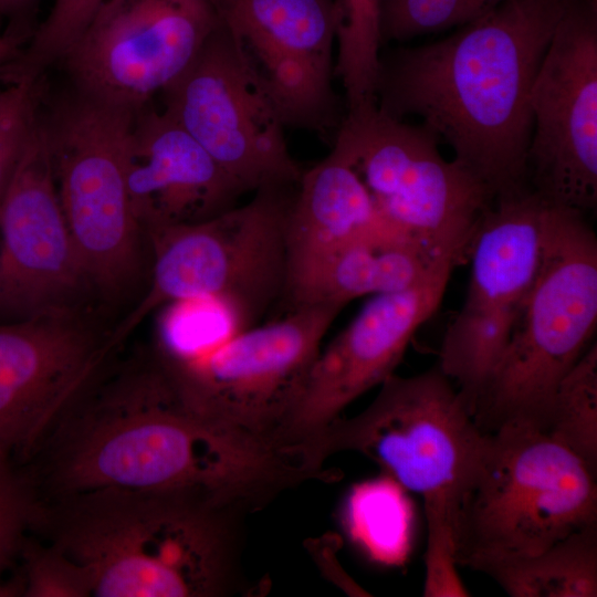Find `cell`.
Wrapping results in <instances>:
<instances>
[{"instance_id": "3", "label": "cell", "mask_w": 597, "mask_h": 597, "mask_svg": "<svg viewBox=\"0 0 597 597\" xmlns=\"http://www.w3.org/2000/svg\"><path fill=\"white\" fill-rule=\"evenodd\" d=\"M245 515L196 500L103 492L38 509L34 528L80 597H219L245 590Z\"/></svg>"}, {"instance_id": "25", "label": "cell", "mask_w": 597, "mask_h": 597, "mask_svg": "<svg viewBox=\"0 0 597 597\" xmlns=\"http://www.w3.org/2000/svg\"><path fill=\"white\" fill-rule=\"evenodd\" d=\"M106 0H54L48 18L18 55L0 67V82L13 84L45 77L60 63Z\"/></svg>"}, {"instance_id": "20", "label": "cell", "mask_w": 597, "mask_h": 597, "mask_svg": "<svg viewBox=\"0 0 597 597\" xmlns=\"http://www.w3.org/2000/svg\"><path fill=\"white\" fill-rule=\"evenodd\" d=\"M450 256L433 255L400 235L360 238L290 263L282 298L287 311L307 305L343 310L365 295L410 289Z\"/></svg>"}, {"instance_id": "13", "label": "cell", "mask_w": 597, "mask_h": 597, "mask_svg": "<svg viewBox=\"0 0 597 597\" xmlns=\"http://www.w3.org/2000/svg\"><path fill=\"white\" fill-rule=\"evenodd\" d=\"M528 189L584 214L597 207V7L570 0L530 95Z\"/></svg>"}, {"instance_id": "4", "label": "cell", "mask_w": 597, "mask_h": 597, "mask_svg": "<svg viewBox=\"0 0 597 597\" xmlns=\"http://www.w3.org/2000/svg\"><path fill=\"white\" fill-rule=\"evenodd\" d=\"M482 437L437 365L409 377L392 374L362 412L336 418L295 448L315 471L334 453H360L417 494L427 523L423 596L467 597L454 558L455 524Z\"/></svg>"}, {"instance_id": "2", "label": "cell", "mask_w": 597, "mask_h": 597, "mask_svg": "<svg viewBox=\"0 0 597 597\" xmlns=\"http://www.w3.org/2000/svg\"><path fill=\"white\" fill-rule=\"evenodd\" d=\"M570 0H507L448 38L380 57L377 106L417 116L494 199L530 190V95Z\"/></svg>"}, {"instance_id": "22", "label": "cell", "mask_w": 597, "mask_h": 597, "mask_svg": "<svg viewBox=\"0 0 597 597\" xmlns=\"http://www.w3.org/2000/svg\"><path fill=\"white\" fill-rule=\"evenodd\" d=\"M475 570L511 597H596L597 523L536 555L489 562Z\"/></svg>"}, {"instance_id": "18", "label": "cell", "mask_w": 597, "mask_h": 597, "mask_svg": "<svg viewBox=\"0 0 597 597\" xmlns=\"http://www.w3.org/2000/svg\"><path fill=\"white\" fill-rule=\"evenodd\" d=\"M0 314L31 317L71 305L91 286L60 203L40 130L0 202Z\"/></svg>"}, {"instance_id": "11", "label": "cell", "mask_w": 597, "mask_h": 597, "mask_svg": "<svg viewBox=\"0 0 597 597\" xmlns=\"http://www.w3.org/2000/svg\"><path fill=\"white\" fill-rule=\"evenodd\" d=\"M161 94L164 111L243 192L300 181L303 169L289 150L286 126L221 21Z\"/></svg>"}, {"instance_id": "28", "label": "cell", "mask_w": 597, "mask_h": 597, "mask_svg": "<svg viewBox=\"0 0 597 597\" xmlns=\"http://www.w3.org/2000/svg\"><path fill=\"white\" fill-rule=\"evenodd\" d=\"M34 514V501L21 470L0 459V597L20 595L17 582L4 584L2 575L20 555Z\"/></svg>"}, {"instance_id": "19", "label": "cell", "mask_w": 597, "mask_h": 597, "mask_svg": "<svg viewBox=\"0 0 597 597\" xmlns=\"http://www.w3.org/2000/svg\"><path fill=\"white\" fill-rule=\"evenodd\" d=\"M128 195L143 232L210 219L244 193L165 111L136 113Z\"/></svg>"}, {"instance_id": "1", "label": "cell", "mask_w": 597, "mask_h": 597, "mask_svg": "<svg viewBox=\"0 0 597 597\" xmlns=\"http://www.w3.org/2000/svg\"><path fill=\"white\" fill-rule=\"evenodd\" d=\"M100 368L21 467L36 507L130 492L247 515L308 480L289 449L192 411L154 355L105 377Z\"/></svg>"}, {"instance_id": "9", "label": "cell", "mask_w": 597, "mask_h": 597, "mask_svg": "<svg viewBox=\"0 0 597 597\" xmlns=\"http://www.w3.org/2000/svg\"><path fill=\"white\" fill-rule=\"evenodd\" d=\"M439 144L421 124H409L374 104L346 113L332 151L354 169L400 234L461 264L495 199L454 159L447 160Z\"/></svg>"}, {"instance_id": "21", "label": "cell", "mask_w": 597, "mask_h": 597, "mask_svg": "<svg viewBox=\"0 0 597 597\" xmlns=\"http://www.w3.org/2000/svg\"><path fill=\"white\" fill-rule=\"evenodd\" d=\"M400 234L354 169L331 150L303 170L287 217V265L366 237ZM407 239V238H406Z\"/></svg>"}, {"instance_id": "7", "label": "cell", "mask_w": 597, "mask_h": 597, "mask_svg": "<svg viewBox=\"0 0 597 597\" xmlns=\"http://www.w3.org/2000/svg\"><path fill=\"white\" fill-rule=\"evenodd\" d=\"M296 185L264 187L247 203L210 219L146 232L150 284L109 334L111 345L117 347L154 311L186 300L216 302L235 333L254 326L284 292Z\"/></svg>"}, {"instance_id": "29", "label": "cell", "mask_w": 597, "mask_h": 597, "mask_svg": "<svg viewBox=\"0 0 597 597\" xmlns=\"http://www.w3.org/2000/svg\"><path fill=\"white\" fill-rule=\"evenodd\" d=\"M41 0H0V14L10 21L9 31L24 43L30 39V19Z\"/></svg>"}, {"instance_id": "10", "label": "cell", "mask_w": 597, "mask_h": 597, "mask_svg": "<svg viewBox=\"0 0 597 597\" xmlns=\"http://www.w3.org/2000/svg\"><path fill=\"white\" fill-rule=\"evenodd\" d=\"M341 311L333 305L300 306L282 318L237 332L197 355L154 356L192 411L276 442L322 339Z\"/></svg>"}, {"instance_id": "30", "label": "cell", "mask_w": 597, "mask_h": 597, "mask_svg": "<svg viewBox=\"0 0 597 597\" xmlns=\"http://www.w3.org/2000/svg\"><path fill=\"white\" fill-rule=\"evenodd\" d=\"M23 45L24 42L12 34L0 35V67L13 60Z\"/></svg>"}, {"instance_id": "27", "label": "cell", "mask_w": 597, "mask_h": 597, "mask_svg": "<svg viewBox=\"0 0 597 597\" xmlns=\"http://www.w3.org/2000/svg\"><path fill=\"white\" fill-rule=\"evenodd\" d=\"M0 82V202L38 130L46 84Z\"/></svg>"}, {"instance_id": "5", "label": "cell", "mask_w": 597, "mask_h": 597, "mask_svg": "<svg viewBox=\"0 0 597 597\" xmlns=\"http://www.w3.org/2000/svg\"><path fill=\"white\" fill-rule=\"evenodd\" d=\"M585 216L546 207L536 277L473 409L483 432L505 426L545 431L559 383L591 345L597 325V238Z\"/></svg>"}, {"instance_id": "12", "label": "cell", "mask_w": 597, "mask_h": 597, "mask_svg": "<svg viewBox=\"0 0 597 597\" xmlns=\"http://www.w3.org/2000/svg\"><path fill=\"white\" fill-rule=\"evenodd\" d=\"M547 205L531 190L498 198L475 231L468 293L444 333L438 364L471 413L536 277Z\"/></svg>"}, {"instance_id": "14", "label": "cell", "mask_w": 597, "mask_h": 597, "mask_svg": "<svg viewBox=\"0 0 597 597\" xmlns=\"http://www.w3.org/2000/svg\"><path fill=\"white\" fill-rule=\"evenodd\" d=\"M214 0H106L61 60L69 84L139 111L195 61Z\"/></svg>"}, {"instance_id": "15", "label": "cell", "mask_w": 597, "mask_h": 597, "mask_svg": "<svg viewBox=\"0 0 597 597\" xmlns=\"http://www.w3.org/2000/svg\"><path fill=\"white\" fill-rule=\"evenodd\" d=\"M285 126L338 128L335 0H214Z\"/></svg>"}, {"instance_id": "6", "label": "cell", "mask_w": 597, "mask_h": 597, "mask_svg": "<svg viewBox=\"0 0 597 597\" xmlns=\"http://www.w3.org/2000/svg\"><path fill=\"white\" fill-rule=\"evenodd\" d=\"M597 523V472L544 431L483 432L462 494L454 558L482 564L536 555Z\"/></svg>"}, {"instance_id": "17", "label": "cell", "mask_w": 597, "mask_h": 597, "mask_svg": "<svg viewBox=\"0 0 597 597\" xmlns=\"http://www.w3.org/2000/svg\"><path fill=\"white\" fill-rule=\"evenodd\" d=\"M109 354L74 308L0 324V459L24 465Z\"/></svg>"}, {"instance_id": "23", "label": "cell", "mask_w": 597, "mask_h": 597, "mask_svg": "<svg viewBox=\"0 0 597 597\" xmlns=\"http://www.w3.org/2000/svg\"><path fill=\"white\" fill-rule=\"evenodd\" d=\"M337 10L334 76L348 102L360 103L376 94L380 46L383 0H335Z\"/></svg>"}, {"instance_id": "24", "label": "cell", "mask_w": 597, "mask_h": 597, "mask_svg": "<svg viewBox=\"0 0 597 597\" xmlns=\"http://www.w3.org/2000/svg\"><path fill=\"white\" fill-rule=\"evenodd\" d=\"M545 432L597 472L596 343L559 383Z\"/></svg>"}, {"instance_id": "26", "label": "cell", "mask_w": 597, "mask_h": 597, "mask_svg": "<svg viewBox=\"0 0 597 597\" xmlns=\"http://www.w3.org/2000/svg\"><path fill=\"white\" fill-rule=\"evenodd\" d=\"M507 0H383L384 40L404 41L462 27Z\"/></svg>"}, {"instance_id": "16", "label": "cell", "mask_w": 597, "mask_h": 597, "mask_svg": "<svg viewBox=\"0 0 597 597\" xmlns=\"http://www.w3.org/2000/svg\"><path fill=\"white\" fill-rule=\"evenodd\" d=\"M457 265L454 258H447L419 284L373 295L320 350L301 396L275 436L276 442L291 448L300 444L395 374L412 336L440 305Z\"/></svg>"}, {"instance_id": "8", "label": "cell", "mask_w": 597, "mask_h": 597, "mask_svg": "<svg viewBox=\"0 0 597 597\" xmlns=\"http://www.w3.org/2000/svg\"><path fill=\"white\" fill-rule=\"evenodd\" d=\"M67 85L48 96L40 130L60 203L91 286L119 294L140 266V237L128 195L136 113Z\"/></svg>"}]
</instances>
